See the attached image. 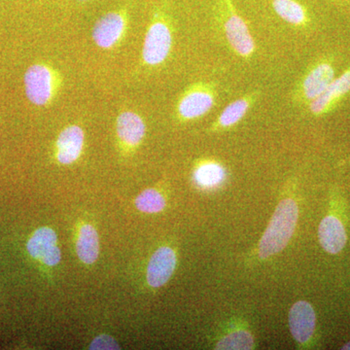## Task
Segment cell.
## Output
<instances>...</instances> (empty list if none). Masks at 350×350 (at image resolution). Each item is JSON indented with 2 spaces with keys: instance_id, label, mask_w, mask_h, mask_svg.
I'll list each match as a JSON object with an SVG mask.
<instances>
[{
  "instance_id": "cell-1",
  "label": "cell",
  "mask_w": 350,
  "mask_h": 350,
  "mask_svg": "<svg viewBox=\"0 0 350 350\" xmlns=\"http://www.w3.org/2000/svg\"><path fill=\"white\" fill-rule=\"evenodd\" d=\"M298 204L291 198L278 202L268 227L259 241L258 255L260 259H268L286 247L296 231L298 223Z\"/></svg>"
},
{
  "instance_id": "cell-2",
  "label": "cell",
  "mask_w": 350,
  "mask_h": 350,
  "mask_svg": "<svg viewBox=\"0 0 350 350\" xmlns=\"http://www.w3.org/2000/svg\"><path fill=\"white\" fill-rule=\"evenodd\" d=\"M61 86V75L48 64H33L25 72V94L31 103L38 107L52 103Z\"/></svg>"
},
{
  "instance_id": "cell-3",
  "label": "cell",
  "mask_w": 350,
  "mask_h": 350,
  "mask_svg": "<svg viewBox=\"0 0 350 350\" xmlns=\"http://www.w3.org/2000/svg\"><path fill=\"white\" fill-rule=\"evenodd\" d=\"M172 45V34L167 23L161 19L152 22L145 36L142 57L148 66H158L169 56Z\"/></svg>"
},
{
  "instance_id": "cell-4",
  "label": "cell",
  "mask_w": 350,
  "mask_h": 350,
  "mask_svg": "<svg viewBox=\"0 0 350 350\" xmlns=\"http://www.w3.org/2000/svg\"><path fill=\"white\" fill-rule=\"evenodd\" d=\"M126 27L128 18L123 11L107 14L94 25V43L103 49H112L124 38Z\"/></svg>"
},
{
  "instance_id": "cell-5",
  "label": "cell",
  "mask_w": 350,
  "mask_h": 350,
  "mask_svg": "<svg viewBox=\"0 0 350 350\" xmlns=\"http://www.w3.org/2000/svg\"><path fill=\"white\" fill-rule=\"evenodd\" d=\"M289 328L299 345H306L312 338L317 325V315L310 303L299 301L289 312Z\"/></svg>"
},
{
  "instance_id": "cell-6",
  "label": "cell",
  "mask_w": 350,
  "mask_h": 350,
  "mask_svg": "<svg viewBox=\"0 0 350 350\" xmlns=\"http://www.w3.org/2000/svg\"><path fill=\"white\" fill-rule=\"evenodd\" d=\"M27 251L34 259L54 267L61 261V250L57 246V234L51 228L36 230L27 243Z\"/></svg>"
},
{
  "instance_id": "cell-7",
  "label": "cell",
  "mask_w": 350,
  "mask_h": 350,
  "mask_svg": "<svg viewBox=\"0 0 350 350\" xmlns=\"http://www.w3.org/2000/svg\"><path fill=\"white\" fill-rule=\"evenodd\" d=\"M229 16L225 22V32L232 49L241 57H250L254 52L255 44L250 29L243 18L234 12L229 0Z\"/></svg>"
},
{
  "instance_id": "cell-8",
  "label": "cell",
  "mask_w": 350,
  "mask_h": 350,
  "mask_svg": "<svg viewBox=\"0 0 350 350\" xmlns=\"http://www.w3.org/2000/svg\"><path fill=\"white\" fill-rule=\"evenodd\" d=\"M213 105V94L204 86H196L182 96L177 112L182 119H197L208 112Z\"/></svg>"
},
{
  "instance_id": "cell-9",
  "label": "cell",
  "mask_w": 350,
  "mask_h": 350,
  "mask_svg": "<svg viewBox=\"0 0 350 350\" xmlns=\"http://www.w3.org/2000/svg\"><path fill=\"white\" fill-rule=\"evenodd\" d=\"M177 258L174 250L163 246L152 255L147 268V282L151 287H162L169 282L176 268Z\"/></svg>"
},
{
  "instance_id": "cell-10",
  "label": "cell",
  "mask_w": 350,
  "mask_h": 350,
  "mask_svg": "<svg viewBox=\"0 0 350 350\" xmlns=\"http://www.w3.org/2000/svg\"><path fill=\"white\" fill-rule=\"evenodd\" d=\"M84 131L79 126H66L57 140V160L63 165H70L78 160L84 146Z\"/></svg>"
},
{
  "instance_id": "cell-11",
  "label": "cell",
  "mask_w": 350,
  "mask_h": 350,
  "mask_svg": "<svg viewBox=\"0 0 350 350\" xmlns=\"http://www.w3.org/2000/svg\"><path fill=\"white\" fill-rule=\"evenodd\" d=\"M350 92V68L335 78L324 93L312 101L310 111L315 115L327 113Z\"/></svg>"
},
{
  "instance_id": "cell-12",
  "label": "cell",
  "mask_w": 350,
  "mask_h": 350,
  "mask_svg": "<svg viewBox=\"0 0 350 350\" xmlns=\"http://www.w3.org/2000/svg\"><path fill=\"white\" fill-rule=\"evenodd\" d=\"M319 243L322 248L330 254H338L347 244V232L340 219L333 215L326 216L319 228Z\"/></svg>"
},
{
  "instance_id": "cell-13",
  "label": "cell",
  "mask_w": 350,
  "mask_h": 350,
  "mask_svg": "<svg viewBox=\"0 0 350 350\" xmlns=\"http://www.w3.org/2000/svg\"><path fill=\"white\" fill-rule=\"evenodd\" d=\"M119 139L128 146H137L146 131L144 119L133 111L126 110L119 115L116 122Z\"/></svg>"
},
{
  "instance_id": "cell-14",
  "label": "cell",
  "mask_w": 350,
  "mask_h": 350,
  "mask_svg": "<svg viewBox=\"0 0 350 350\" xmlns=\"http://www.w3.org/2000/svg\"><path fill=\"white\" fill-rule=\"evenodd\" d=\"M334 79H335V69L331 64H317L304 80V96L308 100H314L324 93Z\"/></svg>"
},
{
  "instance_id": "cell-15",
  "label": "cell",
  "mask_w": 350,
  "mask_h": 350,
  "mask_svg": "<svg viewBox=\"0 0 350 350\" xmlns=\"http://www.w3.org/2000/svg\"><path fill=\"white\" fill-rule=\"evenodd\" d=\"M76 251L79 259L85 264H93L96 261L100 253V241L93 226H83L76 243Z\"/></svg>"
},
{
  "instance_id": "cell-16",
  "label": "cell",
  "mask_w": 350,
  "mask_h": 350,
  "mask_svg": "<svg viewBox=\"0 0 350 350\" xmlns=\"http://www.w3.org/2000/svg\"><path fill=\"white\" fill-rule=\"evenodd\" d=\"M226 178L224 167L220 163L204 162L196 167L194 180L199 187L202 189H213L218 187Z\"/></svg>"
},
{
  "instance_id": "cell-17",
  "label": "cell",
  "mask_w": 350,
  "mask_h": 350,
  "mask_svg": "<svg viewBox=\"0 0 350 350\" xmlns=\"http://www.w3.org/2000/svg\"><path fill=\"white\" fill-rule=\"evenodd\" d=\"M271 5L275 13L289 24L303 25L308 22L306 8L297 0H271Z\"/></svg>"
},
{
  "instance_id": "cell-18",
  "label": "cell",
  "mask_w": 350,
  "mask_h": 350,
  "mask_svg": "<svg viewBox=\"0 0 350 350\" xmlns=\"http://www.w3.org/2000/svg\"><path fill=\"white\" fill-rule=\"evenodd\" d=\"M255 347L254 338L250 332L237 330L228 334L216 344V349H253Z\"/></svg>"
},
{
  "instance_id": "cell-19",
  "label": "cell",
  "mask_w": 350,
  "mask_h": 350,
  "mask_svg": "<svg viewBox=\"0 0 350 350\" xmlns=\"http://www.w3.org/2000/svg\"><path fill=\"white\" fill-rule=\"evenodd\" d=\"M250 107V100L241 98L232 103L221 113L218 119V126L222 128H229L238 124Z\"/></svg>"
},
{
  "instance_id": "cell-20",
  "label": "cell",
  "mask_w": 350,
  "mask_h": 350,
  "mask_svg": "<svg viewBox=\"0 0 350 350\" xmlns=\"http://www.w3.org/2000/svg\"><path fill=\"white\" fill-rule=\"evenodd\" d=\"M135 206L144 213H159L165 208V200L155 189H148L138 196Z\"/></svg>"
},
{
  "instance_id": "cell-21",
  "label": "cell",
  "mask_w": 350,
  "mask_h": 350,
  "mask_svg": "<svg viewBox=\"0 0 350 350\" xmlns=\"http://www.w3.org/2000/svg\"><path fill=\"white\" fill-rule=\"evenodd\" d=\"M90 349H120L116 340L107 335L98 336L90 345Z\"/></svg>"
},
{
  "instance_id": "cell-22",
  "label": "cell",
  "mask_w": 350,
  "mask_h": 350,
  "mask_svg": "<svg viewBox=\"0 0 350 350\" xmlns=\"http://www.w3.org/2000/svg\"><path fill=\"white\" fill-rule=\"evenodd\" d=\"M342 349H349V350H350V342H347V345H345L344 347H342Z\"/></svg>"
}]
</instances>
